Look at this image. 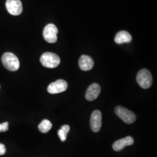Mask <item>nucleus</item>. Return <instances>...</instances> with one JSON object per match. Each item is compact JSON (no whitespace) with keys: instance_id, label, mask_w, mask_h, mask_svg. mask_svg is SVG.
Returning <instances> with one entry per match:
<instances>
[{"instance_id":"f8f14e48","label":"nucleus","mask_w":157,"mask_h":157,"mask_svg":"<svg viewBox=\"0 0 157 157\" xmlns=\"http://www.w3.org/2000/svg\"><path fill=\"white\" fill-rule=\"evenodd\" d=\"M114 40L117 44H121L125 43H130L132 40V37L128 32L123 30L116 34Z\"/></svg>"},{"instance_id":"dca6fc26","label":"nucleus","mask_w":157,"mask_h":157,"mask_svg":"<svg viewBox=\"0 0 157 157\" xmlns=\"http://www.w3.org/2000/svg\"><path fill=\"white\" fill-rule=\"evenodd\" d=\"M6 152V148L5 146L2 144L0 143V155H2L4 154H5Z\"/></svg>"},{"instance_id":"2eb2a0df","label":"nucleus","mask_w":157,"mask_h":157,"mask_svg":"<svg viewBox=\"0 0 157 157\" xmlns=\"http://www.w3.org/2000/svg\"><path fill=\"white\" fill-rule=\"evenodd\" d=\"M9 128V124L8 122H6L3 124H0V132H5L7 131Z\"/></svg>"},{"instance_id":"7ed1b4c3","label":"nucleus","mask_w":157,"mask_h":157,"mask_svg":"<svg viewBox=\"0 0 157 157\" xmlns=\"http://www.w3.org/2000/svg\"><path fill=\"white\" fill-rule=\"evenodd\" d=\"M137 82L141 88L147 89L151 86L152 77L150 72L147 69H143L137 73Z\"/></svg>"},{"instance_id":"0eeeda50","label":"nucleus","mask_w":157,"mask_h":157,"mask_svg":"<svg viewBox=\"0 0 157 157\" xmlns=\"http://www.w3.org/2000/svg\"><path fill=\"white\" fill-rule=\"evenodd\" d=\"M67 88V82L63 79H59L55 82L51 83L48 86L47 91L50 94H58L66 91Z\"/></svg>"},{"instance_id":"9d476101","label":"nucleus","mask_w":157,"mask_h":157,"mask_svg":"<svg viewBox=\"0 0 157 157\" xmlns=\"http://www.w3.org/2000/svg\"><path fill=\"white\" fill-rule=\"evenodd\" d=\"M134 143V139L131 136H127L124 139L116 141L112 145L113 149L116 151H119L123 150L126 146H132Z\"/></svg>"},{"instance_id":"6e6552de","label":"nucleus","mask_w":157,"mask_h":157,"mask_svg":"<svg viewBox=\"0 0 157 157\" xmlns=\"http://www.w3.org/2000/svg\"><path fill=\"white\" fill-rule=\"evenodd\" d=\"M102 125V115L98 110L93 111L90 118V126L94 132H98L101 129Z\"/></svg>"},{"instance_id":"f03ea898","label":"nucleus","mask_w":157,"mask_h":157,"mask_svg":"<svg viewBox=\"0 0 157 157\" xmlns=\"http://www.w3.org/2000/svg\"><path fill=\"white\" fill-rule=\"evenodd\" d=\"M40 62L45 67L55 68L59 65L61 59L56 54L47 52L44 53L40 57Z\"/></svg>"},{"instance_id":"20e7f679","label":"nucleus","mask_w":157,"mask_h":157,"mask_svg":"<svg viewBox=\"0 0 157 157\" xmlns=\"http://www.w3.org/2000/svg\"><path fill=\"white\" fill-rule=\"evenodd\" d=\"M115 112L118 117L121 118L126 124H133L136 119L135 113L124 107L118 106L116 107Z\"/></svg>"},{"instance_id":"f257e3e1","label":"nucleus","mask_w":157,"mask_h":157,"mask_svg":"<svg viewBox=\"0 0 157 157\" xmlns=\"http://www.w3.org/2000/svg\"><path fill=\"white\" fill-rule=\"evenodd\" d=\"M2 62L4 66L10 71H17L20 67V62L17 57L11 52H6L3 54Z\"/></svg>"},{"instance_id":"9b49d317","label":"nucleus","mask_w":157,"mask_h":157,"mask_svg":"<svg viewBox=\"0 0 157 157\" xmlns=\"http://www.w3.org/2000/svg\"><path fill=\"white\" fill-rule=\"evenodd\" d=\"M78 65L82 71H90L94 66V61L90 56L83 55L80 56L79 59Z\"/></svg>"},{"instance_id":"423d86ee","label":"nucleus","mask_w":157,"mask_h":157,"mask_svg":"<svg viewBox=\"0 0 157 157\" xmlns=\"http://www.w3.org/2000/svg\"><path fill=\"white\" fill-rule=\"evenodd\" d=\"M6 6L8 12L12 15L17 16L22 12V4L20 0H7Z\"/></svg>"},{"instance_id":"1a4fd4ad","label":"nucleus","mask_w":157,"mask_h":157,"mask_svg":"<svg viewBox=\"0 0 157 157\" xmlns=\"http://www.w3.org/2000/svg\"><path fill=\"white\" fill-rule=\"evenodd\" d=\"M101 87L97 83L91 84L88 87L86 93V98L88 101H93L95 100L100 94Z\"/></svg>"},{"instance_id":"39448f33","label":"nucleus","mask_w":157,"mask_h":157,"mask_svg":"<svg viewBox=\"0 0 157 157\" xmlns=\"http://www.w3.org/2000/svg\"><path fill=\"white\" fill-rule=\"evenodd\" d=\"M58 30L56 26L50 23L45 26L43 30V37L45 41L49 43H55L57 41V34Z\"/></svg>"},{"instance_id":"4468645a","label":"nucleus","mask_w":157,"mask_h":157,"mask_svg":"<svg viewBox=\"0 0 157 157\" xmlns=\"http://www.w3.org/2000/svg\"><path fill=\"white\" fill-rule=\"evenodd\" d=\"M70 130V126L67 124H65L61 126V129L58 132V135L62 141H65L67 138V133Z\"/></svg>"},{"instance_id":"ddd939ff","label":"nucleus","mask_w":157,"mask_h":157,"mask_svg":"<svg viewBox=\"0 0 157 157\" xmlns=\"http://www.w3.org/2000/svg\"><path fill=\"white\" fill-rule=\"evenodd\" d=\"M52 124L50 121L47 119H44L40 124L38 128L40 131L43 133H46L48 132L52 128Z\"/></svg>"}]
</instances>
